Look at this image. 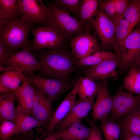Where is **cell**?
I'll return each instance as SVG.
<instances>
[{
    "instance_id": "5b68a950",
    "label": "cell",
    "mask_w": 140,
    "mask_h": 140,
    "mask_svg": "<svg viewBox=\"0 0 140 140\" xmlns=\"http://www.w3.org/2000/svg\"><path fill=\"white\" fill-rule=\"evenodd\" d=\"M20 18L23 22L33 25L35 23L46 25L50 14V9L42 0H18Z\"/></svg>"
},
{
    "instance_id": "6da1fadb",
    "label": "cell",
    "mask_w": 140,
    "mask_h": 140,
    "mask_svg": "<svg viewBox=\"0 0 140 140\" xmlns=\"http://www.w3.org/2000/svg\"><path fill=\"white\" fill-rule=\"evenodd\" d=\"M38 59L42 67L39 75L56 79H69L76 66L74 58L62 48L44 52Z\"/></svg>"
},
{
    "instance_id": "ab89813d",
    "label": "cell",
    "mask_w": 140,
    "mask_h": 140,
    "mask_svg": "<svg viewBox=\"0 0 140 140\" xmlns=\"http://www.w3.org/2000/svg\"><path fill=\"white\" fill-rule=\"evenodd\" d=\"M132 65L138 68H140V53L134 61Z\"/></svg>"
},
{
    "instance_id": "277c9868",
    "label": "cell",
    "mask_w": 140,
    "mask_h": 140,
    "mask_svg": "<svg viewBox=\"0 0 140 140\" xmlns=\"http://www.w3.org/2000/svg\"><path fill=\"white\" fill-rule=\"evenodd\" d=\"M34 71L24 72V78L46 95L51 101L59 99L64 93L73 88L76 82L69 79H58L36 75Z\"/></svg>"
},
{
    "instance_id": "f1b7e54d",
    "label": "cell",
    "mask_w": 140,
    "mask_h": 140,
    "mask_svg": "<svg viewBox=\"0 0 140 140\" xmlns=\"http://www.w3.org/2000/svg\"><path fill=\"white\" fill-rule=\"evenodd\" d=\"M115 54V52L99 51L84 58L75 60V65L79 66L95 65L111 57Z\"/></svg>"
},
{
    "instance_id": "f35d334b",
    "label": "cell",
    "mask_w": 140,
    "mask_h": 140,
    "mask_svg": "<svg viewBox=\"0 0 140 140\" xmlns=\"http://www.w3.org/2000/svg\"><path fill=\"white\" fill-rule=\"evenodd\" d=\"M57 136L56 133H53L47 136L44 140H57Z\"/></svg>"
},
{
    "instance_id": "3957f363",
    "label": "cell",
    "mask_w": 140,
    "mask_h": 140,
    "mask_svg": "<svg viewBox=\"0 0 140 140\" xmlns=\"http://www.w3.org/2000/svg\"><path fill=\"white\" fill-rule=\"evenodd\" d=\"M47 5L50 14L46 26L53 29L64 39L70 38L74 34L89 29L87 24L82 25L75 17L63 12L53 3H49Z\"/></svg>"
},
{
    "instance_id": "7bdbcfd3",
    "label": "cell",
    "mask_w": 140,
    "mask_h": 140,
    "mask_svg": "<svg viewBox=\"0 0 140 140\" xmlns=\"http://www.w3.org/2000/svg\"></svg>"
},
{
    "instance_id": "8fae6325",
    "label": "cell",
    "mask_w": 140,
    "mask_h": 140,
    "mask_svg": "<svg viewBox=\"0 0 140 140\" xmlns=\"http://www.w3.org/2000/svg\"><path fill=\"white\" fill-rule=\"evenodd\" d=\"M30 45L29 41L22 50L12 53L6 60L4 66L17 68L24 71L40 72L41 65L32 54Z\"/></svg>"
},
{
    "instance_id": "7a4b0ae2",
    "label": "cell",
    "mask_w": 140,
    "mask_h": 140,
    "mask_svg": "<svg viewBox=\"0 0 140 140\" xmlns=\"http://www.w3.org/2000/svg\"><path fill=\"white\" fill-rule=\"evenodd\" d=\"M33 25L22 21L20 18L7 19L0 29V40L11 53L19 51L30 41L28 35Z\"/></svg>"
},
{
    "instance_id": "4fadbf2b",
    "label": "cell",
    "mask_w": 140,
    "mask_h": 140,
    "mask_svg": "<svg viewBox=\"0 0 140 140\" xmlns=\"http://www.w3.org/2000/svg\"><path fill=\"white\" fill-rule=\"evenodd\" d=\"M114 55L95 65L86 69V76L95 80L101 81L110 78H117L116 68L119 66L121 58L116 52Z\"/></svg>"
},
{
    "instance_id": "9a60e30c",
    "label": "cell",
    "mask_w": 140,
    "mask_h": 140,
    "mask_svg": "<svg viewBox=\"0 0 140 140\" xmlns=\"http://www.w3.org/2000/svg\"><path fill=\"white\" fill-rule=\"evenodd\" d=\"M79 82L78 80L72 90L53 112L48 124L45 127V131L48 135L52 134L57 125L66 116L76 101Z\"/></svg>"
},
{
    "instance_id": "e575fe53",
    "label": "cell",
    "mask_w": 140,
    "mask_h": 140,
    "mask_svg": "<svg viewBox=\"0 0 140 140\" xmlns=\"http://www.w3.org/2000/svg\"><path fill=\"white\" fill-rule=\"evenodd\" d=\"M34 137L31 130L25 132L20 131L7 140H33Z\"/></svg>"
},
{
    "instance_id": "e0dca14e",
    "label": "cell",
    "mask_w": 140,
    "mask_h": 140,
    "mask_svg": "<svg viewBox=\"0 0 140 140\" xmlns=\"http://www.w3.org/2000/svg\"><path fill=\"white\" fill-rule=\"evenodd\" d=\"M91 128L77 121L63 131L55 132L61 140H86L90 135Z\"/></svg>"
},
{
    "instance_id": "1f68e13d",
    "label": "cell",
    "mask_w": 140,
    "mask_h": 140,
    "mask_svg": "<svg viewBox=\"0 0 140 140\" xmlns=\"http://www.w3.org/2000/svg\"><path fill=\"white\" fill-rule=\"evenodd\" d=\"M20 131L19 127L12 121H4L1 123L0 140H7Z\"/></svg>"
},
{
    "instance_id": "ba28073f",
    "label": "cell",
    "mask_w": 140,
    "mask_h": 140,
    "mask_svg": "<svg viewBox=\"0 0 140 140\" xmlns=\"http://www.w3.org/2000/svg\"><path fill=\"white\" fill-rule=\"evenodd\" d=\"M90 28L95 30L105 47L112 46L115 30V24L99 6L98 14L95 18L91 19L87 23Z\"/></svg>"
},
{
    "instance_id": "60d3db41",
    "label": "cell",
    "mask_w": 140,
    "mask_h": 140,
    "mask_svg": "<svg viewBox=\"0 0 140 140\" xmlns=\"http://www.w3.org/2000/svg\"><path fill=\"white\" fill-rule=\"evenodd\" d=\"M57 140H61L59 139H58Z\"/></svg>"
},
{
    "instance_id": "836d02e7",
    "label": "cell",
    "mask_w": 140,
    "mask_h": 140,
    "mask_svg": "<svg viewBox=\"0 0 140 140\" xmlns=\"http://www.w3.org/2000/svg\"><path fill=\"white\" fill-rule=\"evenodd\" d=\"M86 118L92 128L91 133L86 140H103L101 132L99 127L88 118Z\"/></svg>"
},
{
    "instance_id": "4316f807",
    "label": "cell",
    "mask_w": 140,
    "mask_h": 140,
    "mask_svg": "<svg viewBox=\"0 0 140 140\" xmlns=\"http://www.w3.org/2000/svg\"><path fill=\"white\" fill-rule=\"evenodd\" d=\"M16 0H0V23L7 19L17 18L19 15Z\"/></svg>"
},
{
    "instance_id": "30bf717a",
    "label": "cell",
    "mask_w": 140,
    "mask_h": 140,
    "mask_svg": "<svg viewBox=\"0 0 140 140\" xmlns=\"http://www.w3.org/2000/svg\"><path fill=\"white\" fill-rule=\"evenodd\" d=\"M112 99L111 117L113 120L127 115L140 105V95H133L124 92L120 88Z\"/></svg>"
},
{
    "instance_id": "d6986e66",
    "label": "cell",
    "mask_w": 140,
    "mask_h": 140,
    "mask_svg": "<svg viewBox=\"0 0 140 140\" xmlns=\"http://www.w3.org/2000/svg\"><path fill=\"white\" fill-rule=\"evenodd\" d=\"M16 99V95L14 91L7 94H0L1 123L6 121H12L15 115L14 104Z\"/></svg>"
},
{
    "instance_id": "52a82bcc",
    "label": "cell",
    "mask_w": 140,
    "mask_h": 140,
    "mask_svg": "<svg viewBox=\"0 0 140 140\" xmlns=\"http://www.w3.org/2000/svg\"><path fill=\"white\" fill-rule=\"evenodd\" d=\"M34 36L31 51L39 50L44 48L55 50L62 48L65 40L52 28L48 26H40L33 29Z\"/></svg>"
},
{
    "instance_id": "603a6c76",
    "label": "cell",
    "mask_w": 140,
    "mask_h": 140,
    "mask_svg": "<svg viewBox=\"0 0 140 140\" xmlns=\"http://www.w3.org/2000/svg\"><path fill=\"white\" fill-rule=\"evenodd\" d=\"M122 124L124 134H131L140 137V105L126 115Z\"/></svg>"
},
{
    "instance_id": "8d00e7d4",
    "label": "cell",
    "mask_w": 140,
    "mask_h": 140,
    "mask_svg": "<svg viewBox=\"0 0 140 140\" xmlns=\"http://www.w3.org/2000/svg\"><path fill=\"white\" fill-rule=\"evenodd\" d=\"M14 91L3 85L0 82V94H7Z\"/></svg>"
},
{
    "instance_id": "83f0119b",
    "label": "cell",
    "mask_w": 140,
    "mask_h": 140,
    "mask_svg": "<svg viewBox=\"0 0 140 140\" xmlns=\"http://www.w3.org/2000/svg\"><path fill=\"white\" fill-rule=\"evenodd\" d=\"M123 16L130 23L132 30L140 22V0H129Z\"/></svg>"
},
{
    "instance_id": "ac0fdd59",
    "label": "cell",
    "mask_w": 140,
    "mask_h": 140,
    "mask_svg": "<svg viewBox=\"0 0 140 140\" xmlns=\"http://www.w3.org/2000/svg\"><path fill=\"white\" fill-rule=\"evenodd\" d=\"M22 84L14 92L16 99L20 106L25 112L31 114L34 94L33 87L31 84L23 79Z\"/></svg>"
},
{
    "instance_id": "7c38bea8",
    "label": "cell",
    "mask_w": 140,
    "mask_h": 140,
    "mask_svg": "<svg viewBox=\"0 0 140 140\" xmlns=\"http://www.w3.org/2000/svg\"><path fill=\"white\" fill-rule=\"evenodd\" d=\"M100 83L97 98L92 113V121L94 123L108 119L113 107L112 100L108 90V79L100 81Z\"/></svg>"
},
{
    "instance_id": "7402d4cb",
    "label": "cell",
    "mask_w": 140,
    "mask_h": 140,
    "mask_svg": "<svg viewBox=\"0 0 140 140\" xmlns=\"http://www.w3.org/2000/svg\"><path fill=\"white\" fill-rule=\"evenodd\" d=\"M124 18L120 17L114 22L115 30L112 47L115 52L121 48L125 40L132 32L130 23Z\"/></svg>"
},
{
    "instance_id": "ffe728a7",
    "label": "cell",
    "mask_w": 140,
    "mask_h": 140,
    "mask_svg": "<svg viewBox=\"0 0 140 140\" xmlns=\"http://www.w3.org/2000/svg\"><path fill=\"white\" fill-rule=\"evenodd\" d=\"M12 121L22 132L29 131L35 128L44 126L41 123L23 111L19 105L15 108V115Z\"/></svg>"
},
{
    "instance_id": "cb8c5ba5",
    "label": "cell",
    "mask_w": 140,
    "mask_h": 140,
    "mask_svg": "<svg viewBox=\"0 0 140 140\" xmlns=\"http://www.w3.org/2000/svg\"><path fill=\"white\" fill-rule=\"evenodd\" d=\"M24 71L19 68L4 72L0 75V82L14 92L24 78Z\"/></svg>"
},
{
    "instance_id": "2e32d148",
    "label": "cell",
    "mask_w": 140,
    "mask_h": 140,
    "mask_svg": "<svg viewBox=\"0 0 140 140\" xmlns=\"http://www.w3.org/2000/svg\"><path fill=\"white\" fill-rule=\"evenodd\" d=\"M94 100H76L66 116L55 127L53 133L60 132L67 128L74 123L86 118L94 105Z\"/></svg>"
},
{
    "instance_id": "b9f144b4",
    "label": "cell",
    "mask_w": 140,
    "mask_h": 140,
    "mask_svg": "<svg viewBox=\"0 0 140 140\" xmlns=\"http://www.w3.org/2000/svg\"><path fill=\"white\" fill-rule=\"evenodd\" d=\"M139 70V71H140V68H138Z\"/></svg>"
},
{
    "instance_id": "74e56055",
    "label": "cell",
    "mask_w": 140,
    "mask_h": 140,
    "mask_svg": "<svg viewBox=\"0 0 140 140\" xmlns=\"http://www.w3.org/2000/svg\"><path fill=\"white\" fill-rule=\"evenodd\" d=\"M123 140H140V137L131 134H124Z\"/></svg>"
},
{
    "instance_id": "484cf974",
    "label": "cell",
    "mask_w": 140,
    "mask_h": 140,
    "mask_svg": "<svg viewBox=\"0 0 140 140\" xmlns=\"http://www.w3.org/2000/svg\"><path fill=\"white\" fill-rule=\"evenodd\" d=\"M123 86L130 93L140 95V71L134 65L123 79Z\"/></svg>"
},
{
    "instance_id": "d590c367",
    "label": "cell",
    "mask_w": 140,
    "mask_h": 140,
    "mask_svg": "<svg viewBox=\"0 0 140 140\" xmlns=\"http://www.w3.org/2000/svg\"><path fill=\"white\" fill-rule=\"evenodd\" d=\"M12 53L8 51L6 46L0 40V66H4L6 60Z\"/></svg>"
},
{
    "instance_id": "8992f818",
    "label": "cell",
    "mask_w": 140,
    "mask_h": 140,
    "mask_svg": "<svg viewBox=\"0 0 140 140\" xmlns=\"http://www.w3.org/2000/svg\"><path fill=\"white\" fill-rule=\"evenodd\" d=\"M72 53L77 59L85 58L100 51L96 35L89 31V29L81 32L73 37L70 43Z\"/></svg>"
},
{
    "instance_id": "44dd1931",
    "label": "cell",
    "mask_w": 140,
    "mask_h": 140,
    "mask_svg": "<svg viewBox=\"0 0 140 140\" xmlns=\"http://www.w3.org/2000/svg\"><path fill=\"white\" fill-rule=\"evenodd\" d=\"M79 85L78 95L82 100H94L100 87V82L87 76H81L78 79Z\"/></svg>"
},
{
    "instance_id": "d4e9b609",
    "label": "cell",
    "mask_w": 140,
    "mask_h": 140,
    "mask_svg": "<svg viewBox=\"0 0 140 140\" xmlns=\"http://www.w3.org/2000/svg\"><path fill=\"white\" fill-rule=\"evenodd\" d=\"M99 1H81L79 12L80 22L82 25H86L93 17L97 15L99 6Z\"/></svg>"
},
{
    "instance_id": "f546056e",
    "label": "cell",
    "mask_w": 140,
    "mask_h": 140,
    "mask_svg": "<svg viewBox=\"0 0 140 140\" xmlns=\"http://www.w3.org/2000/svg\"><path fill=\"white\" fill-rule=\"evenodd\" d=\"M100 127L104 140H119L122 127L113 120L108 119L101 122Z\"/></svg>"
},
{
    "instance_id": "d6a6232c",
    "label": "cell",
    "mask_w": 140,
    "mask_h": 140,
    "mask_svg": "<svg viewBox=\"0 0 140 140\" xmlns=\"http://www.w3.org/2000/svg\"><path fill=\"white\" fill-rule=\"evenodd\" d=\"M99 6L114 22L118 18L116 13L115 0L99 1Z\"/></svg>"
},
{
    "instance_id": "5bb4252c",
    "label": "cell",
    "mask_w": 140,
    "mask_h": 140,
    "mask_svg": "<svg viewBox=\"0 0 140 140\" xmlns=\"http://www.w3.org/2000/svg\"><path fill=\"white\" fill-rule=\"evenodd\" d=\"M33 87L34 94L31 115L45 127L52 116V101L36 87Z\"/></svg>"
},
{
    "instance_id": "4dcf8cb0",
    "label": "cell",
    "mask_w": 140,
    "mask_h": 140,
    "mask_svg": "<svg viewBox=\"0 0 140 140\" xmlns=\"http://www.w3.org/2000/svg\"><path fill=\"white\" fill-rule=\"evenodd\" d=\"M81 0H55L53 4L63 12L70 15L72 14L79 18Z\"/></svg>"
},
{
    "instance_id": "9c48e42d",
    "label": "cell",
    "mask_w": 140,
    "mask_h": 140,
    "mask_svg": "<svg viewBox=\"0 0 140 140\" xmlns=\"http://www.w3.org/2000/svg\"><path fill=\"white\" fill-rule=\"evenodd\" d=\"M115 52L121 58L119 71L124 72L130 68L140 53V26L132 32Z\"/></svg>"
}]
</instances>
